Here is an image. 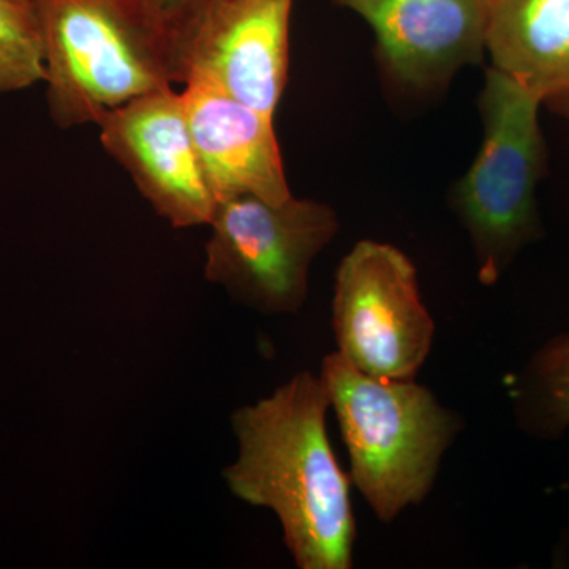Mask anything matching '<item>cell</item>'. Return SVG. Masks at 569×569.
I'll use <instances>...</instances> for the list:
<instances>
[{
	"mask_svg": "<svg viewBox=\"0 0 569 569\" xmlns=\"http://www.w3.org/2000/svg\"><path fill=\"white\" fill-rule=\"evenodd\" d=\"M329 408L323 380L306 370L231 415L238 458L224 481L239 500L274 512L301 569L353 568L351 479L326 432Z\"/></svg>",
	"mask_w": 569,
	"mask_h": 569,
	"instance_id": "1",
	"label": "cell"
},
{
	"mask_svg": "<svg viewBox=\"0 0 569 569\" xmlns=\"http://www.w3.org/2000/svg\"><path fill=\"white\" fill-rule=\"evenodd\" d=\"M51 119L97 126L146 93L182 84L171 18L153 0H31Z\"/></svg>",
	"mask_w": 569,
	"mask_h": 569,
	"instance_id": "2",
	"label": "cell"
},
{
	"mask_svg": "<svg viewBox=\"0 0 569 569\" xmlns=\"http://www.w3.org/2000/svg\"><path fill=\"white\" fill-rule=\"evenodd\" d=\"M320 377L350 456V479L377 519L389 523L421 505L466 426L462 417L425 385L367 376L337 351L323 359Z\"/></svg>",
	"mask_w": 569,
	"mask_h": 569,
	"instance_id": "3",
	"label": "cell"
},
{
	"mask_svg": "<svg viewBox=\"0 0 569 569\" xmlns=\"http://www.w3.org/2000/svg\"><path fill=\"white\" fill-rule=\"evenodd\" d=\"M485 80L481 149L452 190V208L470 236L479 282L492 287L541 236L537 189L548 170V146L538 97L493 67Z\"/></svg>",
	"mask_w": 569,
	"mask_h": 569,
	"instance_id": "4",
	"label": "cell"
},
{
	"mask_svg": "<svg viewBox=\"0 0 569 569\" xmlns=\"http://www.w3.org/2000/svg\"><path fill=\"white\" fill-rule=\"evenodd\" d=\"M206 242L204 279L266 316L296 313L309 295L310 266L339 233L331 206L254 194L217 201Z\"/></svg>",
	"mask_w": 569,
	"mask_h": 569,
	"instance_id": "5",
	"label": "cell"
},
{
	"mask_svg": "<svg viewBox=\"0 0 569 569\" xmlns=\"http://www.w3.org/2000/svg\"><path fill=\"white\" fill-rule=\"evenodd\" d=\"M332 329L337 353L367 376L415 380L433 346L436 323L418 272L396 246L365 239L336 271Z\"/></svg>",
	"mask_w": 569,
	"mask_h": 569,
	"instance_id": "6",
	"label": "cell"
},
{
	"mask_svg": "<svg viewBox=\"0 0 569 569\" xmlns=\"http://www.w3.org/2000/svg\"><path fill=\"white\" fill-rule=\"evenodd\" d=\"M293 7L295 0L187 3L170 17L183 82H208L274 119L290 70Z\"/></svg>",
	"mask_w": 569,
	"mask_h": 569,
	"instance_id": "7",
	"label": "cell"
},
{
	"mask_svg": "<svg viewBox=\"0 0 569 569\" xmlns=\"http://www.w3.org/2000/svg\"><path fill=\"white\" fill-rule=\"evenodd\" d=\"M97 127L104 151L157 216L178 230L208 227L217 201L194 148L182 91L146 93L108 112Z\"/></svg>",
	"mask_w": 569,
	"mask_h": 569,
	"instance_id": "8",
	"label": "cell"
},
{
	"mask_svg": "<svg viewBox=\"0 0 569 569\" xmlns=\"http://www.w3.org/2000/svg\"><path fill=\"white\" fill-rule=\"evenodd\" d=\"M376 33L377 52L403 88L432 92L485 61L490 0H329Z\"/></svg>",
	"mask_w": 569,
	"mask_h": 569,
	"instance_id": "9",
	"label": "cell"
},
{
	"mask_svg": "<svg viewBox=\"0 0 569 569\" xmlns=\"http://www.w3.org/2000/svg\"><path fill=\"white\" fill-rule=\"evenodd\" d=\"M182 86L187 121L216 201L254 194L282 203L293 197L274 119L208 82L189 80Z\"/></svg>",
	"mask_w": 569,
	"mask_h": 569,
	"instance_id": "10",
	"label": "cell"
},
{
	"mask_svg": "<svg viewBox=\"0 0 569 569\" xmlns=\"http://www.w3.org/2000/svg\"><path fill=\"white\" fill-rule=\"evenodd\" d=\"M486 52L493 69L569 119V0H490Z\"/></svg>",
	"mask_w": 569,
	"mask_h": 569,
	"instance_id": "11",
	"label": "cell"
},
{
	"mask_svg": "<svg viewBox=\"0 0 569 569\" xmlns=\"http://www.w3.org/2000/svg\"><path fill=\"white\" fill-rule=\"evenodd\" d=\"M520 425L538 437H559L569 427V332L550 339L523 370L518 385Z\"/></svg>",
	"mask_w": 569,
	"mask_h": 569,
	"instance_id": "12",
	"label": "cell"
},
{
	"mask_svg": "<svg viewBox=\"0 0 569 569\" xmlns=\"http://www.w3.org/2000/svg\"><path fill=\"white\" fill-rule=\"evenodd\" d=\"M44 81L43 43L32 2L0 0V93Z\"/></svg>",
	"mask_w": 569,
	"mask_h": 569,
	"instance_id": "13",
	"label": "cell"
},
{
	"mask_svg": "<svg viewBox=\"0 0 569 569\" xmlns=\"http://www.w3.org/2000/svg\"><path fill=\"white\" fill-rule=\"evenodd\" d=\"M153 2L159 3L160 9H162L168 17H171V14L183 9V7L192 2V0H153Z\"/></svg>",
	"mask_w": 569,
	"mask_h": 569,
	"instance_id": "14",
	"label": "cell"
},
{
	"mask_svg": "<svg viewBox=\"0 0 569 569\" xmlns=\"http://www.w3.org/2000/svg\"><path fill=\"white\" fill-rule=\"evenodd\" d=\"M22 2H31V0H22Z\"/></svg>",
	"mask_w": 569,
	"mask_h": 569,
	"instance_id": "15",
	"label": "cell"
}]
</instances>
